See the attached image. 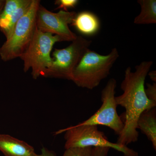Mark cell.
Returning <instances> with one entry per match:
<instances>
[{
  "instance_id": "11",
  "label": "cell",
  "mask_w": 156,
  "mask_h": 156,
  "mask_svg": "<svg viewBox=\"0 0 156 156\" xmlns=\"http://www.w3.org/2000/svg\"><path fill=\"white\" fill-rule=\"evenodd\" d=\"M137 129H140L146 135L156 150V107L146 110L142 113L137 121Z\"/></svg>"
},
{
  "instance_id": "12",
  "label": "cell",
  "mask_w": 156,
  "mask_h": 156,
  "mask_svg": "<svg viewBox=\"0 0 156 156\" xmlns=\"http://www.w3.org/2000/svg\"><path fill=\"white\" fill-rule=\"evenodd\" d=\"M140 5V13L134 19V24H154L156 23V0H138Z\"/></svg>"
},
{
  "instance_id": "13",
  "label": "cell",
  "mask_w": 156,
  "mask_h": 156,
  "mask_svg": "<svg viewBox=\"0 0 156 156\" xmlns=\"http://www.w3.org/2000/svg\"><path fill=\"white\" fill-rule=\"evenodd\" d=\"M32 1V0H27L26 2L23 5L18 8L11 14L5 26L2 30H1L5 36L6 40L9 39L11 36L17 21L28 11L31 4Z\"/></svg>"
},
{
  "instance_id": "7",
  "label": "cell",
  "mask_w": 156,
  "mask_h": 156,
  "mask_svg": "<svg viewBox=\"0 0 156 156\" xmlns=\"http://www.w3.org/2000/svg\"><path fill=\"white\" fill-rule=\"evenodd\" d=\"M116 87L115 79H110L101 91L102 105L100 108L88 119L79 124L106 126L119 136L124 128V124L117 112L118 105L115 99Z\"/></svg>"
},
{
  "instance_id": "15",
  "label": "cell",
  "mask_w": 156,
  "mask_h": 156,
  "mask_svg": "<svg viewBox=\"0 0 156 156\" xmlns=\"http://www.w3.org/2000/svg\"><path fill=\"white\" fill-rule=\"evenodd\" d=\"M93 147H73L66 149L62 156H92Z\"/></svg>"
},
{
  "instance_id": "6",
  "label": "cell",
  "mask_w": 156,
  "mask_h": 156,
  "mask_svg": "<svg viewBox=\"0 0 156 156\" xmlns=\"http://www.w3.org/2000/svg\"><path fill=\"white\" fill-rule=\"evenodd\" d=\"M91 44L92 41L77 36L66 48L55 49L52 53V63L44 77L71 80L73 71Z\"/></svg>"
},
{
  "instance_id": "20",
  "label": "cell",
  "mask_w": 156,
  "mask_h": 156,
  "mask_svg": "<svg viewBox=\"0 0 156 156\" xmlns=\"http://www.w3.org/2000/svg\"><path fill=\"white\" fill-rule=\"evenodd\" d=\"M5 0H0V14L1 12L2 11L3 8L5 6Z\"/></svg>"
},
{
  "instance_id": "10",
  "label": "cell",
  "mask_w": 156,
  "mask_h": 156,
  "mask_svg": "<svg viewBox=\"0 0 156 156\" xmlns=\"http://www.w3.org/2000/svg\"><path fill=\"white\" fill-rule=\"evenodd\" d=\"M71 25L82 34L89 36L97 34L101 26L98 17L94 13L88 11L77 14Z\"/></svg>"
},
{
  "instance_id": "16",
  "label": "cell",
  "mask_w": 156,
  "mask_h": 156,
  "mask_svg": "<svg viewBox=\"0 0 156 156\" xmlns=\"http://www.w3.org/2000/svg\"><path fill=\"white\" fill-rule=\"evenodd\" d=\"M79 2L78 0H57L55 1V4L58 6L56 9H62L63 11H68V9L75 8Z\"/></svg>"
},
{
  "instance_id": "18",
  "label": "cell",
  "mask_w": 156,
  "mask_h": 156,
  "mask_svg": "<svg viewBox=\"0 0 156 156\" xmlns=\"http://www.w3.org/2000/svg\"><path fill=\"white\" fill-rule=\"evenodd\" d=\"M109 149L108 147H93L92 156H107Z\"/></svg>"
},
{
  "instance_id": "8",
  "label": "cell",
  "mask_w": 156,
  "mask_h": 156,
  "mask_svg": "<svg viewBox=\"0 0 156 156\" xmlns=\"http://www.w3.org/2000/svg\"><path fill=\"white\" fill-rule=\"evenodd\" d=\"M76 14L74 11L62 10L53 13L40 5L37 12L36 26L43 32L58 36L63 41L72 42L78 36L71 30L69 25L72 24Z\"/></svg>"
},
{
  "instance_id": "14",
  "label": "cell",
  "mask_w": 156,
  "mask_h": 156,
  "mask_svg": "<svg viewBox=\"0 0 156 156\" xmlns=\"http://www.w3.org/2000/svg\"><path fill=\"white\" fill-rule=\"evenodd\" d=\"M27 0H6L2 11L0 14V30H2L11 14L26 2Z\"/></svg>"
},
{
  "instance_id": "2",
  "label": "cell",
  "mask_w": 156,
  "mask_h": 156,
  "mask_svg": "<svg viewBox=\"0 0 156 156\" xmlns=\"http://www.w3.org/2000/svg\"><path fill=\"white\" fill-rule=\"evenodd\" d=\"M119 57L116 48H113L106 55H101L89 49L73 71L71 80L78 87L94 89L108 76Z\"/></svg>"
},
{
  "instance_id": "4",
  "label": "cell",
  "mask_w": 156,
  "mask_h": 156,
  "mask_svg": "<svg viewBox=\"0 0 156 156\" xmlns=\"http://www.w3.org/2000/svg\"><path fill=\"white\" fill-rule=\"evenodd\" d=\"M64 132L66 149L88 147H108L121 152L124 156H138L137 152L129 148L127 146L110 142L104 133L98 130L97 126L78 124L59 130L55 134L57 135Z\"/></svg>"
},
{
  "instance_id": "9",
  "label": "cell",
  "mask_w": 156,
  "mask_h": 156,
  "mask_svg": "<svg viewBox=\"0 0 156 156\" xmlns=\"http://www.w3.org/2000/svg\"><path fill=\"white\" fill-rule=\"evenodd\" d=\"M0 151L5 156H55L50 153L37 154L26 142L6 134H0Z\"/></svg>"
},
{
  "instance_id": "19",
  "label": "cell",
  "mask_w": 156,
  "mask_h": 156,
  "mask_svg": "<svg viewBox=\"0 0 156 156\" xmlns=\"http://www.w3.org/2000/svg\"><path fill=\"white\" fill-rule=\"evenodd\" d=\"M150 78L152 80L154 83H156V71H152L149 72L148 73Z\"/></svg>"
},
{
  "instance_id": "5",
  "label": "cell",
  "mask_w": 156,
  "mask_h": 156,
  "mask_svg": "<svg viewBox=\"0 0 156 156\" xmlns=\"http://www.w3.org/2000/svg\"><path fill=\"white\" fill-rule=\"evenodd\" d=\"M40 1L32 0L29 9L17 21L9 38L0 48V56L4 61L20 57L28 47L36 27V17Z\"/></svg>"
},
{
  "instance_id": "17",
  "label": "cell",
  "mask_w": 156,
  "mask_h": 156,
  "mask_svg": "<svg viewBox=\"0 0 156 156\" xmlns=\"http://www.w3.org/2000/svg\"><path fill=\"white\" fill-rule=\"evenodd\" d=\"M145 92L148 99L156 103V84H147V88L145 89Z\"/></svg>"
},
{
  "instance_id": "3",
  "label": "cell",
  "mask_w": 156,
  "mask_h": 156,
  "mask_svg": "<svg viewBox=\"0 0 156 156\" xmlns=\"http://www.w3.org/2000/svg\"><path fill=\"white\" fill-rule=\"evenodd\" d=\"M60 37L43 32L36 27L33 37L20 58L23 62V71L32 70L34 79L44 76L52 62L51 52L56 42L62 41Z\"/></svg>"
},
{
  "instance_id": "1",
  "label": "cell",
  "mask_w": 156,
  "mask_h": 156,
  "mask_svg": "<svg viewBox=\"0 0 156 156\" xmlns=\"http://www.w3.org/2000/svg\"><path fill=\"white\" fill-rule=\"evenodd\" d=\"M153 63L152 61H142L135 66L134 72L131 67L125 71L121 86L122 94L115 98L117 105L126 109L123 120L124 128L116 143L119 145L127 146L137 141V122L140 115L146 110L156 107V103L147 96L144 88L146 78Z\"/></svg>"
}]
</instances>
